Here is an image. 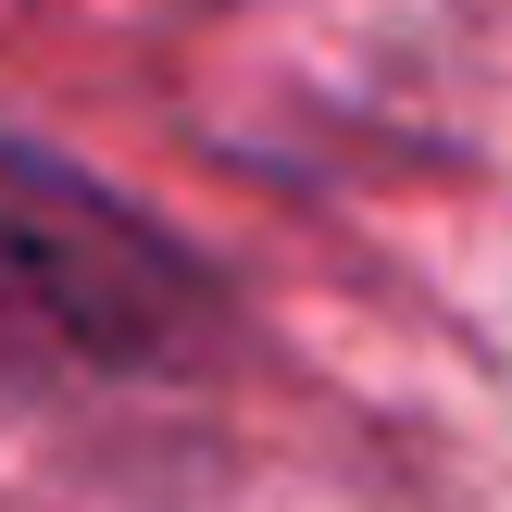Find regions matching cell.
Returning <instances> with one entry per match:
<instances>
[{"label": "cell", "instance_id": "1", "mask_svg": "<svg viewBox=\"0 0 512 512\" xmlns=\"http://www.w3.org/2000/svg\"><path fill=\"white\" fill-rule=\"evenodd\" d=\"M225 325V288L113 175L0 125V375L150 388Z\"/></svg>", "mask_w": 512, "mask_h": 512}]
</instances>
